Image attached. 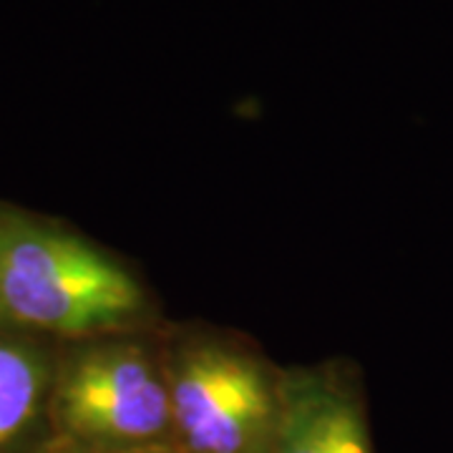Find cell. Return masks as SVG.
Instances as JSON below:
<instances>
[{"instance_id": "obj_1", "label": "cell", "mask_w": 453, "mask_h": 453, "mask_svg": "<svg viewBox=\"0 0 453 453\" xmlns=\"http://www.w3.org/2000/svg\"><path fill=\"white\" fill-rule=\"evenodd\" d=\"M142 310V285L116 259L56 226L0 217V323L101 335Z\"/></svg>"}, {"instance_id": "obj_2", "label": "cell", "mask_w": 453, "mask_h": 453, "mask_svg": "<svg viewBox=\"0 0 453 453\" xmlns=\"http://www.w3.org/2000/svg\"><path fill=\"white\" fill-rule=\"evenodd\" d=\"M172 431L187 453H273L280 378L219 342L181 348L166 365Z\"/></svg>"}, {"instance_id": "obj_3", "label": "cell", "mask_w": 453, "mask_h": 453, "mask_svg": "<svg viewBox=\"0 0 453 453\" xmlns=\"http://www.w3.org/2000/svg\"><path fill=\"white\" fill-rule=\"evenodd\" d=\"M58 416L68 434L113 453L154 449L172 431L166 365L139 342L88 348L65 368Z\"/></svg>"}, {"instance_id": "obj_4", "label": "cell", "mask_w": 453, "mask_h": 453, "mask_svg": "<svg viewBox=\"0 0 453 453\" xmlns=\"http://www.w3.org/2000/svg\"><path fill=\"white\" fill-rule=\"evenodd\" d=\"M273 453H372L356 390L327 368L282 375Z\"/></svg>"}, {"instance_id": "obj_5", "label": "cell", "mask_w": 453, "mask_h": 453, "mask_svg": "<svg viewBox=\"0 0 453 453\" xmlns=\"http://www.w3.org/2000/svg\"><path fill=\"white\" fill-rule=\"evenodd\" d=\"M46 390V363L35 350L0 340V446L28 426Z\"/></svg>"}, {"instance_id": "obj_6", "label": "cell", "mask_w": 453, "mask_h": 453, "mask_svg": "<svg viewBox=\"0 0 453 453\" xmlns=\"http://www.w3.org/2000/svg\"><path fill=\"white\" fill-rule=\"evenodd\" d=\"M134 453H169V451H164V449H146V451H134Z\"/></svg>"}]
</instances>
